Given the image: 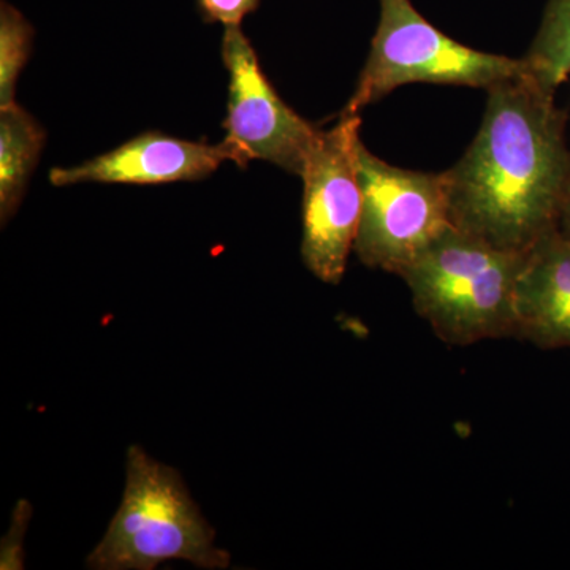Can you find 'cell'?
Listing matches in <instances>:
<instances>
[{
	"label": "cell",
	"mask_w": 570,
	"mask_h": 570,
	"mask_svg": "<svg viewBox=\"0 0 570 570\" xmlns=\"http://www.w3.org/2000/svg\"><path fill=\"white\" fill-rule=\"evenodd\" d=\"M220 51L230 75L225 138L235 142L249 163L265 160L302 176L321 130L277 96L239 26L225 28Z\"/></svg>",
	"instance_id": "obj_7"
},
{
	"label": "cell",
	"mask_w": 570,
	"mask_h": 570,
	"mask_svg": "<svg viewBox=\"0 0 570 570\" xmlns=\"http://www.w3.org/2000/svg\"><path fill=\"white\" fill-rule=\"evenodd\" d=\"M47 132L24 108H0V219L9 223L20 208L39 163Z\"/></svg>",
	"instance_id": "obj_10"
},
{
	"label": "cell",
	"mask_w": 570,
	"mask_h": 570,
	"mask_svg": "<svg viewBox=\"0 0 570 570\" xmlns=\"http://www.w3.org/2000/svg\"><path fill=\"white\" fill-rule=\"evenodd\" d=\"M360 115H341L321 130L299 178L303 194L302 258L322 283L340 284L355 247L363 195L356 176L355 146Z\"/></svg>",
	"instance_id": "obj_6"
},
{
	"label": "cell",
	"mask_w": 570,
	"mask_h": 570,
	"mask_svg": "<svg viewBox=\"0 0 570 570\" xmlns=\"http://www.w3.org/2000/svg\"><path fill=\"white\" fill-rule=\"evenodd\" d=\"M554 94L528 73L489 89L474 141L444 171L453 227L521 254L557 230L570 149Z\"/></svg>",
	"instance_id": "obj_1"
},
{
	"label": "cell",
	"mask_w": 570,
	"mask_h": 570,
	"mask_svg": "<svg viewBox=\"0 0 570 570\" xmlns=\"http://www.w3.org/2000/svg\"><path fill=\"white\" fill-rule=\"evenodd\" d=\"M381 21L354 96L341 115H358L412 82L468 86L489 91L527 73L523 58L472 50L430 24L411 0H379Z\"/></svg>",
	"instance_id": "obj_4"
},
{
	"label": "cell",
	"mask_w": 570,
	"mask_h": 570,
	"mask_svg": "<svg viewBox=\"0 0 570 570\" xmlns=\"http://www.w3.org/2000/svg\"><path fill=\"white\" fill-rule=\"evenodd\" d=\"M524 257L450 224L400 277L434 335L449 346L468 347L517 337V284Z\"/></svg>",
	"instance_id": "obj_2"
},
{
	"label": "cell",
	"mask_w": 570,
	"mask_h": 570,
	"mask_svg": "<svg viewBox=\"0 0 570 570\" xmlns=\"http://www.w3.org/2000/svg\"><path fill=\"white\" fill-rule=\"evenodd\" d=\"M176 469L151 459L140 445L127 452L126 490L99 546L86 560L96 570H151L168 560L202 569H227L230 554L214 543Z\"/></svg>",
	"instance_id": "obj_3"
},
{
	"label": "cell",
	"mask_w": 570,
	"mask_h": 570,
	"mask_svg": "<svg viewBox=\"0 0 570 570\" xmlns=\"http://www.w3.org/2000/svg\"><path fill=\"white\" fill-rule=\"evenodd\" d=\"M517 340L570 348V243L553 230L531 247L517 284Z\"/></svg>",
	"instance_id": "obj_9"
},
{
	"label": "cell",
	"mask_w": 570,
	"mask_h": 570,
	"mask_svg": "<svg viewBox=\"0 0 570 570\" xmlns=\"http://www.w3.org/2000/svg\"><path fill=\"white\" fill-rule=\"evenodd\" d=\"M224 163H234L239 168L249 165L245 153L227 138L219 145H206L160 132H146L77 167L52 168L50 183L62 187L81 183L149 186L200 181Z\"/></svg>",
	"instance_id": "obj_8"
},
{
	"label": "cell",
	"mask_w": 570,
	"mask_h": 570,
	"mask_svg": "<svg viewBox=\"0 0 570 570\" xmlns=\"http://www.w3.org/2000/svg\"><path fill=\"white\" fill-rule=\"evenodd\" d=\"M527 73L557 92L570 75V0H549L538 36L523 58Z\"/></svg>",
	"instance_id": "obj_11"
},
{
	"label": "cell",
	"mask_w": 570,
	"mask_h": 570,
	"mask_svg": "<svg viewBox=\"0 0 570 570\" xmlns=\"http://www.w3.org/2000/svg\"><path fill=\"white\" fill-rule=\"evenodd\" d=\"M33 29L20 10L0 6V108L14 105V91L32 51Z\"/></svg>",
	"instance_id": "obj_12"
},
{
	"label": "cell",
	"mask_w": 570,
	"mask_h": 570,
	"mask_svg": "<svg viewBox=\"0 0 570 570\" xmlns=\"http://www.w3.org/2000/svg\"><path fill=\"white\" fill-rule=\"evenodd\" d=\"M261 0H197L198 11L206 22L239 26L247 14L254 13Z\"/></svg>",
	"instance_id": "obj_13"
},
{
	"label": "cell",
	"mask_w": 570,
	"mask_h": 570,
	"mask_svg": "<svg viewBox=\"0 0 570 570\" xmlns=\"http://www.w3.org/2000/svg\"><path fill=\"white\" fill-rule=\"evenodd\" d=\"M363 204L354 250L370 268L401 275L450 225L444 174L393 167L355 146Z\"/></svg>",
	"instance_id": "obj_5"
},
{
	"label": "cell",
	"mask_w": 570,
	"mask_h": 570,
	"mask_svg": "<svg viewBox=\"0 0 570 570\" xmlns=\"http://www.w3.org/2000/svg\"><path fill=\"white\" fill-rule=\"evenodd\" d=\"M558 232L562 238L568 239L570 243V183L568 193H566L564 202H562L560 220H558Z\"/></svg>",
	"instance_id": "obj_15"
},
{
	"label": "cell",
	"mask_w": 570,
	"mask_h": 570,
	"mask_svg": "<svg viewBox=\"0 0 570 570\" xmlns=\"http://www.w3.org/2000/svg\"><path fill=\"white\" fill-rule=\"evenodd\" d=\"M31 505L26 501L18 502L14 510L13 523L2 546V569H22L21 542L26 527L31 520Z\"/></svg>",
	"instance_id": "obj_14"
}]
</instances>
